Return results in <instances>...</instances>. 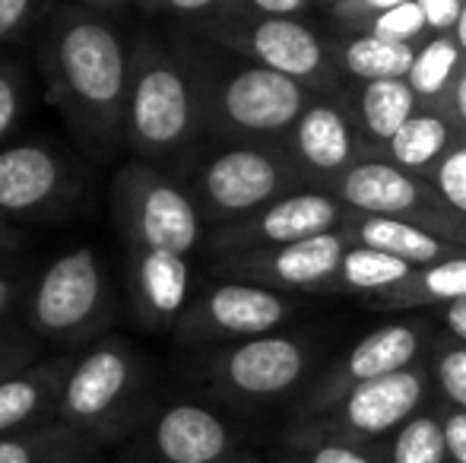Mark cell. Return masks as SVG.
Instances as JSON below:
<instances>
[{
  "label": "cell",
  "mask_w": 466,
  "mask_h": 463,
  "mask_svg": "<svg viewBox=\"0 0 466 463\" xmlns=\"http://www.w3.org/2000/svg\"><path fill=\"white\" fill-rule=\"evenodd\" d=\"M111 226L121 238L130 321L172 334L194 292V257L207 245L194 197L175 175L130 159L111 178Z\"/></svg>",
  "instance_id": "obj_1"
},
{
  "label": "cell",
  "mask_w": 466,
  "mask_h": 463,
  "mask_svg": "<svg viewBox=\"0 0 466 463\" xmlns=\"http://www.w3.org/2000/svg\"><path fill=\"white\" fill-rule=\"evenodd\" d=\"M45 99L61 115L74 146L89 162H111L124 153L134 32L121 16L57 0L32 42Z\"/></svg>",
  "instance_id": "obj_2"
},
{
  "label": "cell",
  "mask_w": 466,
  "mask_h": 463,
  "mask_svg": "<svg viewBox=\"0 0 466 463\" xmlns=\"http://www.w3.org/2000/svg\"><path fill=\"white\" fill-rule=\"evenodd\" d=\"M194 67L203 108V140L279 143L301 117L311 93L270 67L187 32L178 38Z\"/></svg>",
  "instance_id": "obj_3"
},
{
  "label": "cell",
  "mask_w": 466,
  "mask_h": 463,
  "mask_svg": "<svg viewBox=\"0 0 466 463\" xmlns=\"http://www.w3.org/2000/svg\"><path fill=\"white\" fill-rule=\"evenodd\" d=\"M200 89L185 45L153 32H134L124 153L175 175L203 140Z\"/></svg>",
  "instance_id": "obj_4"
},
{
  "label": "cell",
  "mask_w": 466,
  "mask_h": 463,
  "mask_svg": "<svg viewBox=\"0 0 466 463\" xmlns=\"http://www.w3.org/2000/svg\"><path fill=\"white\" fill-rule=\"evenodd\" d=\"M159 407V381L149 356L127 337L108 334L76 352L57 419L93 445L108 448L140 438Z\"/></svg>",
  "instance_id": "obj_5"
},
{
  "label": "cell",
  "mask_w": 466,
  "mask_h": 463,
  "mask_svg": "<svg viewBox=\"0 0 466 463\" xmlns=\"http://www.w3.org/2000/svg\"><path fill=\"white\" fill-rule=\"evenodd\" d=\"M175 178L194 197L207 232L238 223L273 200L308 187L282 143L200 140Z\"/></svg>",
  "instance_id": "obj_6"
},
{
  "label": "cell",
  "mask_w": 466,
  "mask_h": 463,
  "mask_svg": "<svg viewBox=\"0 0 466 463\" xmlns=\"http://www.w3.org/2000/svg\"><path fill=\"white\" fill-rule=\"evenodd\" d=\"M117 289L102 251L76 245L35 273L23 324L45 352H83L111 334Z\"/></svg>",
  "instance_id": "obj_7"
},
{
  "label": "cell",
  "mask_w": 466,
  "mask_h": 463,
  "mask_svg": "<svg viewBox=\"0 0 466 463\" xmlns=\"http://www.w3.org/2000/svg\"><path fill=\"white\" fill-rule=\"evenodd\" d=\"M318 343L301 334H264L228 347L197 349L194 381L209 397L238 409H260L299 397L311 384Z\"/></svg>",
  "instance_id": "obj_8"
},
{
  "label": "cell",
  "mask_w": 466,
  "mask_h": 463,
  "mask_svg": "<svg viewBox=\"0 0 466 463\" xmlns=\"http://www.w3.org/2000/svg\"><path fill=\"white\" fill-rule=\"evenodd\" d=\"M89 185L86 156L51 136H16L0 146V219L13 226H57L76 216Z\"/></svg>",
  "instance_id": "obj_9"
},
{
  "label": "cell",
  "mask_w": 466,
  "mask_h": 463,
  "mask_svg": "<svg viewBox=\"0 0 466 463\" xmlns=\"http://www.w3.org/2000/svg\"><path fill=\"white\" fill-rule=\"evenodd\" d=\"M187 32L270 67L289 80L301 83L318 96H337L339 76L333 67L330 38L305 16H245V13H216Z\"/></svg>",
  "instance_id": "obj_10"
},
{
  "label": "cell",
  "mask_w": 466,
  "mask_h": 463,
  "mask_svg": "<svg viewBox=\"0 0 466 463\" xmlns=\"http://www.w3.org/2000/svg\"><path fill=\"white\" fill-rule=\"evenodd\" d=\"M295 311H299V296L241 279L209 277L200 289L194 286L187 308L181 311L172 330V340L187 352L228 347L277 334L282 324L292 321Z\"/></svg>",
  "instance_id": "obj_11"
},
{
  "label": "cell",
  "mask_w": 466,
  "mask_h": 463,
  "mask_svg": "<svg viewBox=\"0 0 466 463\" xmlns=\"http://www.w3.org/2000/svg\"><path fill=\"white\" fill-rule=\"evenodd\" d=\"M431 337L435 334L425 321H393L374 327L359 343H352L343 358H333L327 368H320L311 377V384L292 400L289 426H301V422L330 413L359 384L422 362Z\"/></svg>",
  "instance_id": "obj_12"
},
{
  "label": "cell",
  "mask_w": 466,
  "mask_h": 463,
  "mask_svg": "<svg viewBox=\"0 0 466 463\" xmlns=\"http://www.w3.org/2000/svg\"><path fill=\"white\" fill-rule=\"evenodd\" d=\"M320 191L343 200L350 210L369 216H390L441 235L466 247V219L457 216L425 175H412L390 166L387 159H362Z\"/></svg>",
  "instance_id": "obj_13"
},
{
  "label": "cell",
  "mask_w": 466,
  "mask_h": 463,
  "mask_svg": "<svg viewBox=\"0 0 466 463\" xmlns=\"http://www.w3.org/2000/svg\"><path fill=\"white\" fill-rule=\"evenodd\" d=\"M429 390L431 375L422 358L403 371L359 384L330 413L301 422V426H286V435H333V438H350L359 445L390 448L397 428L425 409Z\"/></svg>",
  "instance_id": "obj_14"
},
{
  "label": "cell",
  "mask_w": 466,
  "mask_h": 463,
  "mask_svg": "<svg viewBox=\"0 0 466 463\" xmlns=\"http://www.w3.org/2000/svg\"><path fill=\"white\" fill-rule=\"evenodd\" d=\"M352 213L356 210H350L333 194L305 187V191L273 200L264 210L251 213V216L238 219V223L209 229L203 254H209V260H216L228 257V254L270 251V247L295 245V241H308L314 235L339 232L352 219Z\"/></svg>",
  "instance_id": "obj_15"
},
{
  "label": "cell",
  "mask_w": 466,
  "mask_h": 463,
  "mask_svg": "<svg viewBox=\"0 0 466 463\" xmlns=\"http://www.w3.org/2000/svg\"><path fill=\"white\" fill-rule=\"evenodd\" d=\"M346 251H350L346 235L327 232L308 241H295V245L270 247V251L216 257L209 260V277L241 279V283L267 286V289H279L289 296H318Z\"/></svg>",
  "instance_id": "obj_16"
},
{
  "label": "cell",
  "mask_w": 466,
  "mask_h": 463,
  "mask_svg": "<svg viewBox=\"0 0 466 463\" xmlns=\"http://www.w3.org/2000/svg\"><path fill=\"white\" fill-rule=\"evenodd\" d=\"M153 463H228L248 451L219 409L197 400H168L140 435Z\"/></svg>",
  "instance_id": "obj_17"
},
{
  "label": "cell",
  "mask_w": 466,
  "mask_h": 463,
  "mask_svg": "<svg viewBox=\"0 0 466 463\" xmlns=\"http://www.w3.org/2000/svg\"><path fill=\"white\" fill-rule=\"evenodd\" d=\"M282 149L301 172L308 187H324L356 162L369 159L365 143L346 108L333 96H314L295 127L282 136Z\"/></svg>",
  "instance_id": "obj_18"
},
{
  "label": "cell",
  "mask_w": 466,
  "mask_h": 463,
  "mask_svg": "<svg viewBox=\"0 0 466 463\" xmlns=\"http://www.w3.org/2000/svg\"><path fill=\"white\" fill-rule=\"evenodd\" d=\"M74 352H48L38 362L0 381V435L57 422L61 394L74 371Z\"/></svg>",
  "instance_id": "obj_19"
},
{
  "label": "cell",
  "mask_w": 466,
  "mask_h": 463,
  "mask_svg": "<svg viewBox=\"0 0 466 463\" xmlns=\"http://www.w3.org/2000/svg\"><path fill=\"white\" fill-rule=\"evenodd\" d=\"M333 99L356 124L369 159H384V149L393 140V134L419 112V99L406 80L350 83V86H339Z\"/></svg>",
  "instance_id": "obj_20"
},
{
  "label": "cell",
  "mask_w": 466,
  "mask_h": 463,
  "mask_svg": "<svg viewBox=\"0 0 466 463\" xmlns=\"http://www.w3.org/2000/svg\"><path fill=\"white\" fill-rule=\"evenodd\" d=\"M346 235L352 247H371V251H384L390 257H400L412 267H429L441 264L451 257H463L466 247L454 241L441 238V235L422 229V226L403 223V219L390 216H369V213H352L350 223L339 229Z\"/></svg>",
  "instance_id": "obj_21"
},
{
  "label": "cell",
  "mask_w": 466,
  "mask_h": 463,
  "mask_svg": "<svg viewBox=\"0 0 466 463\" xmlns=\"http://www.w3.org/2000/svg\"><path fill=\"white\" fill-rule=\"evenodd\" d=\"M330 48L337 76L346 83L406 80L416 57V45L390 42L374 32H337Z\"/></svg>",
  "instance_id": "obj_22"
},
{
  "label": "cell",
  "mask_w": 466,
  "mask_h": 463,
  "mask_svg": "<svg viewBox=\"0 0 466 463\" xmlns=\"http://www.w3.org/2000/svg\"><path fill=\"white\" fill-rule=\"evenodd\" d=\"M466 298V254L451 257L441 264L416 267L406 279L384 292L362 298L365 308L371 311H410V308H429V305H451Z\"/></svg>",
  "instance_id": "obj_23"
},
{
  "label": "cell",
  "mask_w": 466,
  "mask_h": 463,
  "mask_svg": "<svg viewBox=\"0 0 466 463\" xmlns=\"http://www.w3.org/2000/svg\"><path fill=\"white\" fill-rule=\"evenodd\" d=\"M102 448L67 422L0 435V463H98Z\"/></svg>",
  "instance_id": "obj_24"
},
{
  "label": "cell",
  "mask_w": 466,
  "mask_h": 463,
  "mask_svg": "<svg viewBox=\"0 0 466 463\" xmlns=\"http://www.w3.org/2000/svg\"><path fill=\"white\" fill-rule=\"evenodd\" d=\"M463 64L466 55L461 42L454 38V32L451 29L431 32L416 48L412 67L406 74V83L416 93L419 108H425V112H444V102H448V93L454 86L457 74L463 70Z\"/></svg>",
  "instance_id": "obj_25"
},
{
  "label": "cell",
  "mask_w": 466,
  "mask_h": 463,
  "mask_svg": "<svg viewBox=\"0 0 466 463\" xmlns=\"http://www.w3.org/2000/svg\"><path fill=\"white\" fill-rule=\"evenodd\" d=\"M454 140H457V130H454V124L448 121V115L419 108V112L393 134V140L387 143L384 159L390 162V166L403 168V172L429 175Z\"/></svg>",
  "instance_id": "obj_26"
},
{
  "label": "cell",
  "mask_w": 466,
  "mask_h": 463,
  "mask_svg": "<svg viewBox=\"0 0 466 463\" xmlns=\"http://www.w3.org/2000/svg\"><path fill=\"white\" fill-rule=\"evenodd\" d=\"M416 270L412 264L400 257H390L384 251H371V247H352L343 254L339 267L333 270V277L320 286L318 296H359L369 298L374 292H384L390 286H397L400 279H406Z\"/></svg>",
  "instance_id": "obj_27"
},
{
  "label": "cell",
  "mask_w": 466,
  "mask_h": 463,
  "mask_svg": "<svg viewBox=\"0 0 466 463\" xmlns=\"http://www.w3.org/2000/svg\"><path fill=\"white\" fill-rule=\"evenodd\" d=\"M35 74L16 48H0V146L16 140L35 106Z\"/></svg>",
  "instance_id": "obj_28"
},
{
  "label": "cell",
  "mask_w": 466,
  "mask_h": 463,
  "mask_svg": "<svg viewBox=\"0 0 466 463\" xmlns=\"http://www.w3.org/2000/svg\"><path fill=\"white\" fill-rule=\"evenodd\" d=\"M390 463H448V441L438 409H422L390 438Z\"/></svg>",
  "instance_id": "obj_29"
},
{
  "label": "cell",
  "mask_w": 466,
  "mask_h": 463,
  "mask_svg": "<svg viewBox=\"0 0 466 463\" xmlns=\"http://www.w3.org/2000/svg\"><path fill=\"white\" fill-rule=\"evenodd\" d=\"M425 365H429L431 388L441 394V403L466 409V343L451 337L448 330L435 334L425 352Z\"/></svg>",
  "instance_id": "obj_30"
},
{
  "label": "cell",
  "mask_w": 466,
  "mask_h": 463,
  "mask_svg": "<svg viewBox=\"0 0 466 463\" xmlns=\"http://www.w3.org/2000/svg\"><path fill=\"white\" fill-rule=\"evenodd\" d=\"M282 441L305 463H390V448L359 445L333 435H282Z\"/></svg>",
  "instance_id": "obj_31"
},
{
  "label": "cell",
  "mask_w": 466,
  "mask_h": 463,
  "mask_svg": "<svg viewBox=\"0 0 466 463\" xmlns=\"http://www.w3.org/2000/svg\"><path fill=\"white\" fill-rule=\"evenodd\" d=\"M57 0H0V48L32 45Z\"/></svg>",
  "instance_id": "obj_32"
},
{
  "label": "cell",
  "mask_w": 466,
  "mask_h": 463,
  "mask_svg": "<svg viewBox=\"0 0 466 463\" xmlns=\"http://www.w3.org/2000/svg\"><path fill=\"white\" fill-rule=\"evenodd\" d=\"M359 32H374V35H380V38L416 45L419 48L435 29H431L422 0H410V4H400V6H390V10L378 13V16L369 19Z\"/></svg>",
  "instance_id": "obj_33"
},
{
  "label": "cell",
  "mask_w": 466,
  "mask_h": 463,
  "mask_svg": "<svg viewBox=\"0 0 466 463\" xmlns=\"http://www.w3.org/2000/svg\"><path fill=\"white\" fill-rule=\"evenodd\" d=\"M425 178L431 181L441 200L457 213L461 219H466V136L457 134V140L451 143L448 153L438 159V166L431 168Z\"/></svg>",
  "instance_id": "obj_34"
},
{
  "label": "cell",
  "mask_w": 466,
  "mask_h": 463,
  "mask_svg": "<svg viewBox=\"0 0 466 463\" xmlns=\"http://www.w3.org/2000/svg\"><path fill=\"white\" fill-rule=\"evenodd\" d=\"M35 273L38 270L29 260L0 264V327L23 321L25 302H29L32 283H35Z\"/></svg>",
  "instance_id": "obj_35"
},
{
  "label": "cell",
  "mask_w": 466,
  "mask_h": 463,
  "mask_svg": "<svg viewBox=\"0 0 466 463\" xmlns=\"http://www.w3.org/2000/svg\"><path fill=\"white\" fill-rule=\"evenodd\" d=\"M42 356H48V352H45L42 343L25 330L23 321L0 327V381H6L10 375L23 371L25 365L38 362Z\"/></svg>",
  "instance_id": "obj_36"
},
{
  "label": "cell",
  "mask_w": 466,
  "mask_h": 463,
  "mask_svg": "<svg viewBox=\"0 0 466 463\" xmlns=\"http://www.w3.org/2000/svg\"><path fill=\"white\" fill-rule=\"evenodd\" d=\"M410 4V0H333L327 6V16H330L333 29L337 32H359L369 19L378 13L390 10V6Z\"/></svg>",
  "instance_id": "obj_37"
},
{
  "label": "cell",
  "mask_w": 466,
  "mask_h": 463,
  "mask_svg": "<svg viewBox=\"0 0 466 463\" xmlns=\"http://www.w3.org/2000/svg\"><path fill=\"white\" fill-rule=\"evenodd\" d=\"M134 6H140L149 16H172L181 23L194 25L203 19L216 16L226 6V0H134Z\"/></svg>",
  "instance_id": "obj_38"
},
{
  "label": "cell",
  "mask_w": 466,
  "mask_h": 463,
  "mask_svg": "<svg viewBox=\"0 0 466 463\" xmlns=\"http://www.w3.org/2000/svg\"><path fill=\"white\" fill-rule=\"evenodd\" d=\"M318 0H226L219 13H245V16H305Z\"/></svg>",
  "instance_id": "obj_39"
},
{
  "label": "cell",
  "mask_w": 466,
  "mask_h": 463,
  "mask_svg": "<svg viewBox=\"0 0 466 463\" xmlns=\"http://www.w3.org/2000/svg\"><path fill=\"white\" fill-rule=\"evenodd\" d=\"M438 413H441L444 441H448V463H466V409L441 403Z\"/></svg>",
  "instance_id": "obj_40"
},
{
  "label": "cell",
  "mask_w": 466,
  "mask_h": 463,
  "mask_svg": "<svg viewBox=\"0 0 466 463\" xmlns=\"http://www.w3.org/2000/svg\"><path fill=\"white\" fill-rule=\"evenodd\" d=\"M32 235L23 226H13L6 219H0V264H13V260H23V254L29 251Z\"/></svg>",
  "instance_id": "obj_41"
},
{
  "label": "cell",
  "mask_w": 466,
  "mask_h": 463,
  "mask_svg": "<svg viewBox=\"0 0 466 463\" xmlns=\"http://www.w3.org/2000/svg\"><path fill=\"white\" fill-rule=\"evenodd\" d=\"M444 115H448V121L454 124L457 134L466 136V64H463L461 74H457L454 86H451L448 102H444Z\"/></svg>",
  "instance_id": "obj_42"
},
{
  "label": "cell",
  "mask_w": 466,
  "mask_h": 463,
  "mask_svg": "<svg viewBox=\"0 0 466 463\" xmlns=\"http://www.w3.org/2000/svg\"><path fill=\"white\" fill-rule=\"evenodd\" d=\"M441 321H444V330H448L451 337H457L461 343H466V298L444 305V308H441Z\"/></svg>",
  "instance_id": "obj_43"
},
{
  "label": "cell",
  "mask_w": 466,
  "mask_h": 463,
  "mask_svg": "<svg viewBox=\"0 0 466 463\" xmlns=\"http://www.w3.org/2000/svg\"><path fill=\"white\" fill-rule=\"evenodd\" d=\"M74 4H83L98 13H111V16H121L127 6H134V0H74Z\"/></svg>",
  "instance_id": "obj_44"
},
{
  "label": "cell",
  "mask_w": 466,
  "mask_h": 463,
  "mask_svg": "<svg viewBox=\"0 0 466 463\" xmlns=\"http://www.w3.org/2000/svg\"><path fill=\"white\" fill-rule=\"evenodd\" d=\"M451 32H454V38L461 42V48H463V55H466V0L461 4V13H457V19H454V25H451Z\"/></svg>",
  "instance_id": "obj_45"
},
{
  "label": "cell",
  "mask_w": 466,
  "mask_h": 463,
  "mask_svg": "<svg viewBox=\"0 0 466 463\" xmlns=\"http://www.w3.org/2000/svg\"><path fill=\"white\" fill-rule=\"evenodd\" d=\"M228 463H264V460H260L258 454L245 451V454H241V458H235V460H228Z\"/></svg>",
  "instance_id": "obj_46"
},
{
  "label": "cell",
  "mask_w": 466,
  "mask_h": 463,
  "mask_svg": "<svg viewBox=\"0 0 466 463\" xmlns=\"http://www.w3.org/2000/svg\"><path fill=\"white\" fill-rule=\"evenodd\" d=\"M277 463H305V460H301V454H295V451H289V454H286V458H279Z\"/></svg>",
  "instance_id": "obj_47"
},
{
  "label": "cell",
  "mask_w": 466,
  "mask_h": 463,
  "mask_svg": "<svg viewBox=\"0 0 466 463\" xmlns=\"http://www.w3.org/2000/svg\"><path fill=\"white\" fill-rule=\"evenodd\" d=\"M330 4H333V0H318V6H324V10H327Z\"/></svg>",
  "instance_id": "obj_48"
},
{
  "label": "cell",
  "mask_w": 466,
  "mask_h": 463,
  "mask_svg": "<svg viewBox=\"0 0 466 463\" xmlns=\"http://www.w3.org/2000/svg\"><path fill=\"white\" fill-rule=\"evenodd\" d=\"M98 463H102V460H98Z\"/></svg>",
  "instance_id": "obj_49"
}]
</instances>
